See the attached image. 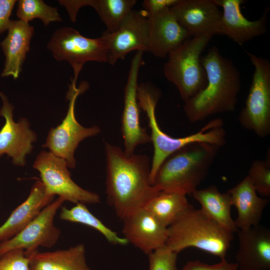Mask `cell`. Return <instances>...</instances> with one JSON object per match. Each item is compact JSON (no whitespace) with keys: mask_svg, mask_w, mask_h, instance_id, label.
<instances>
[{"mask_svg":"<svg viewBox=\"0 0 270 270\" xmlns=\"http://www.w3.org/2000/svg\"><path fill=\"white\" fill-rule=\"evenodd\" d=\"M220 148L204 142L182 147L163 162L152 186L159 192H176L192 195L206 176Z\"/></svg>","mask_w":270,"mask_h":270,"instance_id":"obj_4","label":"cell"},{"mask_svg":"<svg viewBox=\"0 0 270 270\" xmlns=\"http://www.w3.org/2000/svg\"><path fill=\"white\" fill-rule=\"evenodd\" d=\"M150 24L143 10H132L114 32H106L108 63L114 64L131 52H148Z\"/></svg>","mask_w":270,"mask_h":270,"instance_id":"obj_13","label":"cell"},{"mask_svg":"<svg viewBox=\"0 0 270 270\" xmlns=\"http://www.w3.org/2000/svg\"><path fill=\"white\" fill-rule=\"evenodd\" d=\"M26 256L30 270H92L87 264L82 244L52 252L37 250Z\"/></svg>","mask_w":270,"mask_h":270,"instance_id":"obj_24","label":"cell"},{"mask_svg":"<svg viewBox=\"0 0 270 270\" xmlns=\"http://www.w3.org/2000/svg\"><path fill=\"white\" fill-rule=\"evenodd\" d=\"M16 2L15 0H0V34L8 30L10 18Z\"/></svg>","mask_w":270,"mask_h":270,"instance_id":"obj_34","label":"cell"},{"mask_svg":"<svg viewBox=\"0 0 270 270\" xmlns=\"http://www.w3.org/2000/svg\"><path fill=\"white\" fill-rule=\"evenodd\" d=\"M122 220L124 238L144 253L148 254L166 245L168 228L144 208Z\"/></svg>","mask_w":270,"mask_h":270,"instance_id":"obj_17","label":"cell"},{"mask_svg":"<svg viewBox=\"0 0 270 270\" xmlns=\"http://www.w3.org/2000/svg\"><path fill=\"white\" fill-rule=\"evenodd\" d=\"M148 18V52L156 57H166L170 52L192 37L178 22L170 8Z\"/></svg>","mask_w":270,"mask_h":270,"instance_id":"obj_19","label":"cell"},{"mask_svg":"<svg viewBox=\"0 0 270 270\" xmlns=\"http://www.w3.org/2000/svg\"><path fill=\"white\" fill-rule=\"evenodd\" d=\"M236 259L242 270H270V230L258 224L238 232Z\"/></svg>","mask_w":270,"mask_h":270,"instance_id":"obj_18","label":"cell"},{"mask_svg":"<svg viewBox=\"0 0 270 270\" xmlns=\"http://www.w3.org/2000/svg\"><path fill=\"white\" fill-rule=\"evenodd\" d=\"M160 90L147 83L138 86V105L146 114L150 130L151 142L154 154L150 164V182L163 162L171 154L182 147L196 142H204L220 147L226 144V132L222 128L223 120L218 118L211 120L196 132L182 138H174L160 128L156 114V104L160 98Z\"/></svg>","mask_w":270,"mask_h":270,"instance_id":"obj_3","label":"cell"},{"mask_svg":"<svg viewBox=\"0 0 270 270\" xmlns=\"http://www.w3.org/2000/svg\"><path fill=\"white\" fill-rule=\"evenodd\" d=\"M178 254L165 245L148 256L149 270H177Z\"/></svg>","mask_w":270,"mask_h":270,"instance_id":"obj_30","label":"cell"},{"mask_svg":"<svg viewBox=\"0 0 270 270\" xmlns=\"http://www.w3.org/2000/svg\"><path fill=\"white\" fill-rule=\"evenodd\" d=\"M190 205L186 194L160 191L152 198L144 208L168 228Z\"/></svg>","mask_w":270,"mask_h":270,"instance_id":"obj_26","label":"cell"},{"mask_svg":"<svg viewBox=\"0 0 270 270\" xmlns=\"http://www.w3.org/2000/svg\"><path fill=\"white\" fill-rule=\"evenodd\" d=\"M178 0H145L142 4L143 10L148 17L152 16L164 10L170 8Z\"/></svg>","mask_w":270,"mask_h":270,"instance_id":"obj_33","label":"cell"},{"mask_svg":"<svg viewBox=\"0 0 270 270\" xmlns=\"http://www.w3.org/2000/svg\"><path fill=\"white\" fill-rule=\"evenodd\" d=\"M170 9L192 37L216 34L222 12L214 0H178Z\"/></svg>","mask_w":270,"mask_h":270,"instance_id":"obj_16","label":"cell"},{"mask_svg":"<svg viewBox=\"0 0 270 270\" xmlns=\"http://www.w3.org/2000/svg\"><path fill=\"white\" fill-rule=\"evenodd\" d=\"M0 206H1V203H0Z\"/></svg>","mask_w":270,"mask_h":270,"instance_id":"obj_35","label":"cell"},{"mask_svg":"<svg viewBox=\"0 0 270 270\" xmlns=\"http://www.w3.org/2000/svg\"><path fill=\"white\" fill-rule=\"evenodd\" d=\"M168 232L166 245L175 252L194 248L221 260L225 258L234 238L233 234L192 205L168 227Z\"/></svg>","mask_w":270,"mask_h":270,"instance_id":"obj_5","label":"cell"},{"mask_svg":"<svg viewBox=\"0 0 270 270\" xmlns=\"http://www.w3.org/2000/svg\"><path fill=\"white\" fill-rule=\"evenodd\" d=\"M238 268L237 263L228 262L224 258L218 264L210 265L198 260L190 261L182 270H238Z\"/></svg>","mask_w":270,"mask_h":270,"instance_id":"obj_32","label":"cell"},{"mask_svg":"<svg viewBox=\"0 0 270 270\" xmlns=\"http://www.w3.org/2000/svg\"><path fill=\"white\" fill-rule=\"evenodd\" d=\"M87 87L86 84L82 82L77 88L76 82L72 81L66 94V99L69 102L66 114L59 125L50 129L42 146L53 154L64 159L68 168H74L76 166L74 153L80 143L88 138L98 135L101 131L96 125L88 128L82 126L76 117V100Z\"/></svg>","mask_w":270,"mask_h":270,"instance_id":"obj_7","label":"cell"},{"mask_svg":"<svg viewBox=\"0 0 270 270\" xmlns=\"http://www.w3.org/2000/svg\"><path fill=\"white\" fill-rule=\"evenodd\" d=\"M0 270H30L29 258L22 249L8 251L0 257Z\"/></svg>","mask_w":270,"mask_h":270,"instance_id":"obj_31","label":"cell"},{"mask_svg":"<svg viewBox=\"0 0 270 270\" xmlns=\"http://www.w3.org/2000/svg\"><path fill=\"white\" fill-rule=\"evenodd\" d=\"M246 54L254 70L238 120L243 128L263 138L270 134V62L249 52Z\"/></svg>","mask_w":270,"mask_h":270,"instance_id":"obj_8","label":"cell"},{"mask_svg":"<svg viewBox=\"0 0 270 270\" xmlns=\"http://www.w3.org/2000/svg\"><path fill=\"white\" fill-rule=\"evenodd\" d=\"M268 151L265 160L254 161L247 177L254 189L262 197L270 196V155Z\"/></svg>","mask_w":270,"mask_h":270,"instance_id":"obj_29","label":"cell"},{"mask_svg":"<svg viewBox=\"0 0 270 270\" xmlns=\"http://www.w3.org/2000/svg\"><path fill=\"white\" fill-rule=\"evenodd\" d=\"M16 16L28 22L34 18L40 19L45 26L62 19L54 7H52L42 0H20L18 1Z\"/></svg>","mask_w":270,"mask_h":270,"instance_id":"obj_28","label":"cell"},{"mask_svg":"<svg viewBox=\"0 0 270 270\" xmlns=\"http://www.w3.org/2000/svg\"><path fill=\"white\" fill-rule=\"evenodd\" d=\"M222 8L221 18L216 34L228 36L242 45L254 38L264 34L267 31V8L262 16L255 20H250L244 16L240 10L243 0H214Z\"/></svg>","mask_w":270,"mask_h":270,"instance_id":"obj_15","label":"cell"},{"mask_svg":"<svg viewBox=\"0 0 270 270\" xmlns=\"http://www.w3.org/2000/svg\"><path fill=\"white\" fill-rule=\"evenodd\" d=\"M0 96L2 102L0 116L5 120L0 130V158L6 154L14 165L24 166L26 156L32 152L33 144L37 140V135L30 128L26 118H20L18 122L14 120V106L0 92Z\"/></svg>","mask_w":270,"mask_h":270,"instance_id":"obj_14","label":"cell"},{"mask_svg":"<svg viewBox=\"0 0 270 270\" xmlns=\"http://www.w3.org/2000/svg\"><path fill=\"white\" fill-rule=\"evenodd\" d=\"M59 3L66 9L70 19L74 22L80 8L90 6L98 12L107 28V32H112L133 10L136 0H60Z\"/></svg>","mask_w":270,"mask_h":270,"instance_id":"obj_23","label":"cell"},{"mask_svg":"<svg viewBox=\"0 0 270 270\" xmlns=\"http://www.w3.org/2000/svg\"><path fill=\"white\" fill-rule=\"evenodd\" d=\"M213 36H194L184 41L168 55L163 68L166 78L177 88L184 102L206 86V70L201 54Z\"/></svg>","mask_w":270,"mask_h":270,"instance_id":"obj_6","label":"cell"},{"mask_svg":"<svg viewBox=\"0 0 270 270\" xmlns=\"http://www.w3.org/2000/svg\"></svg>","mask_w":270,"mask_h":270,"instance_id":"obj_36","label":"cell"},{"mask_svg":"<svg viewBox=\"0 0 270 270\" xmlns=\"http://www.w3.org/2000/svg\"><path fill=\"white\" fill-rule=\"evenodd\" d=\"M106 195L108 204L122 220L158 192L150 182V164L145 154L127 156L120 147L106 142Z\"/></svg>","mask_w":270,"mask_h":270,"instance_id":"obj_1","label":"cell"},{"mask_svg":"<svg viewBox=\"0 0 270 270\" xmlns=\"http://www.w3.org/2000/svg\"><path fill=\"white\" fill-rule=\"evenodd\" d=\"M65 201L58 197L46 206L22 230L13 238L0 242V254L15 249H22L26 255L38 248H50L59 240L60 230L54 224L55 216Z\"/></svg>","mask_w":270,"mask_h":270,"instance_id":"obj_11","label":"cell"},{"mask_svg":"<svg viewBox=\"0 0 270 270\" xmlns=\"http://www.w3.org/2000/svg\"><path fill=\"white\" fill-rule=\"evenodd\" d=\"M48 48L57 60L70 63L74 72L72 81L74 82L86 62H108V47L103 34L98 38H88L72 28L62 27L54 32Z\"/></svg>","mask_w":270,"mask_h":270,"instance_id":"obj_9","label":"cell"},{"mask_svg":"<svg viewBox=\"0 0 270 270\" xmlns=\"http://www.w3.org/2000/svg\"><path fill=\"white\" fill-rule=\"evenodd\" d=\"M192 195L200 204L201 210L222 228L232 234L239 230L232 218V204L228 192H221L212 185L196 189Z\"/></svg>","mask_w":270,"mask_h":270,"instance_id":"obj_25","label":"cell"},{"mask_svg":"<svg viewBox=\"0 0 270 270\" xmlns=\"http://www.w3.org/2000/svg\"><path fill=\"white\" fill-rule=\"evenodd\" d=\"M143 52L136 51L132 58L124 88L121 132L124 147V151L128 156L134 154L138 145L151 142L150 135L140 124L137 98L138 76L142 62Z\"/></svg>","mask_w":270,"mask_h":270,"instance_id":"obj_12","label":"cell"},{"mask_svg":"<svg viewBox=\"0 0 270 270\" xmlns=\"http://www.w3.org/2000/svg\"><path fill=\"white\" fill-rule=\"evenodd\" d=\"M54 198L46 194L40 180H36L28 198L11 212L0 226V242L18 234L54 200Z\"/></svg>","mask_w":270,"mask_h":270,"instance_id":"obj_20","label":"cell"},{"mask_svg":"<svg viewBox=\"0 0 270 270\" xmlns=\"http://www.w3.org/2000/svg\"><path fill=\"white\" fill-rule=\"evenodd\" d=\"M207 77L206 87L184 102V111L192 123L216 113L234 112L241 87L240 72L232 60L214 46L201 56Z\"/></svg>","mask_w":270,"mask_h":270,"instance_id":"obj_2","label":"cell"},{"mask_svg":"<svg viewBox=\"0 0 270 270\" xmlns=\"http://www.w3.org/2000/svg\"><path fill=\"white\" fill-rule=\"evenodd\" d=\"M60 218L62 220L80 224L93 228L100 232L110 244L126 246L128 244L125 238L118 236L116 232L106 226L94 216L84 204L78 203L70 209L62 206Z\"/></svg>","mask_w":270,"mask_h":270,"instance_id":"obj_27","label":"cell"},{"mask_svg":"<svg viewBox=\"0 0 270 270\" xmlns=\"http://www.w3.org/2000/svg\"><path fill=\"white\" fill-rule=\"evenodd\" d=\"M226 192L230 196L232 206L238 211L234 222L239 230L260 224L268 200L258 195L247 176Z\"/></svg>","mask_w":270,"mask_h":270,"instance_id":"obj_22","label":"cell"},{"mask_svg":"<svg viewBox=\"0 0 270 270\" xmlns=\"http://www.w3.org/2000/svg\"><path fill=\"white\" fill-rule=\"evenodd\" d=\"M33 168L40 174L47 195H57L75 204H96L100 202L98 194L85 190L72 178L66 160L49 151H41L34 162Z\"/></svg>","mask_w":270,"mask_h":270,"instance_id":"obj_10","label":"cell"},{"mask_svg":"<svg viewBox=\"0 0 270 270\" xmlns=\"http://www.w3.org/2000/svg\"><path fill=\"white\" fill-rule=\"evenodd\" d=\"M7 36L0 43L5 56L2 77L12 76L18 78L22 64L30 50V40L34 28L28 22L22 20H10Z\"/></svg>","mask_w":270,"mask_h":270,"instance_id":"obj_21","label":"cell"}]
</instances>
